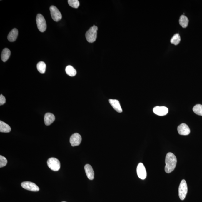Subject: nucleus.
<instances>
[{"label":"nucleus","mask_w":202,"mask_h":202,"mask_svg":"<svg viewBox=\"0 0 202 202\" xmlns=\"http://www.w3.org/2000/svg\"><path fill=\"white\" fill-rule=\"evenodd\" d=\"M177 160L176 157L173 153L169 152L166 155L165 170L166 173H170L175 169L176 166Z\"/></svg>","instance_id":"nucleus-1"},{"label":"nucleus","mask_w":202,"mask_h":202,"mask_svg":"<svg viewBox=\"0 0 202 202\" xmlns=\"http://www.w3.org/2000/svg\"><path fill=\"white\" fill-rule=\"evenodd\" d=\"M98 27L94 25L86 31V37L88 42L93 43L96 41L97 37Z\"/></svg>","instance_id":"nucleus-2"},{"label":"nucleus","mask_w":202,"mask_h":202,"mask_svg":"<svg viewBox=\"0 0 202 202\" xmlns=\"http://www.w3.org/2000/svg\"><path fill=\"white\" fill-rule=\"evenodd\" d=\"M37 27L39 31L41 32H44L46 31V24L44 17L42 14H38L36 18Z\"/></svg>","instance_id":"nucleus-3"},{"label":"nucleus","mask_w":202,"mask_h":202,"mask_svg":"<svg viewBox=\"0 0 202 202\" xmlns=\"http://www.w3.org/2000/svg\"><path fill=\"white\" fill-rule=\"evenodd\" d=\"M188 191L187 185L185 180H182L178 188V196L180 199L183 200L186 197Z\"/></svg>","instance_id":"nucleus-4"},{"label":"nucleus","mask_w":202,"mask_h":202,"mask_svg":"<svg viewBox=\"0 0 202 202\" xmlns=\"http://www.w3.org/2000/svg\"><path fill=\"white\" fill-rule=\"evenodd\" d=\"M48 167L54 171H58L60 168V163L59 161L56 158H51L48 159L47 162Z\"/></svg>","instance_id":"nucleus-5"},{"label":"nucleus","mask_w":202,"mask_h":202,"mask_svg":"<svg viewBox=\"0 0 202 202\" xmlns=\"http://www.w3.org/2000/svg\"><path fill=\"white\" fill-rule=\"evenodd\" d=\"M51 17L54 21L58 22L59 21L62 19V15L61 12L54 6H51L49 8Z\"/></svg>","instance_id":"nucleus-6"},{"label":"nucleus","mask_w":202,"mask_h":202,"mask_svg":"<svg viewBox=\"0 0 202 202\" xmlns=\"http://www.w3.org/2000/svg\"><path fill=\"white\" fill-rule=\"evenodd\" d=\"M21 186L24 189L33 192H38L39 190V188L36 184L34 183L24 182L21 183Z\"/></svg>","instance_id":"nucleus-7"},{"label":"nucleus","mask_w":202,"mask_h":202,"mask_svg":"<svg viewBox=\"0 0 202 202\" xmlns=\"http://www.w3.org/2000/svg\"><path fill=\"white\" fill-rule=\"evenodd\" d=\"M137 172L138 178L142 180L145 179L147 177L146 170L144 165L140 163L137 166Z\"/></svg>","instance_id":"nucleus-8"},{"label":"nucleus","mask_w":202,"mask_h":202,"mask_svg":"<svg viewBox=\"0 0 202 202\" xmlns=\"http://www.w3.org/2000/svg\"><path fill=\"white\" fill-rule=\"evenodd\" d=\"M82 141V137L80 135L75 133L71 136L70 139V142L72 146H77L80 144Z\"/></svg>","instance_id":"nucleus-9"},{"label":"nucleus","mask_w":202,"mask_h":202,"mask_svg":"<svg viewBox=\"0 0 202 202\" xmlns=\"http://www.w3.org/2000/svg\"><path fill=\"white\" fill-rule=\"evenodd\" d=\"M153 112L156 115L160 116H164L168 112V108L165 106H156L153 108Z\"/></svg>","instance_id":"nucleus-10"},{"label":"nucleus","mask_w":202,"mask_h":202,"mask_svg":"<svg viewBox=\"0 0 202 202\" xmlns=\"http://www.w3.org/2000/svg\"><path fill=\"white\" fill-rule=\"evenodd\" d=\"M178 134L181 135H188L190 133V130L187 125L182 123L178 127Z\"/></svg>","instance_id":"nucleus-11"},{"label":"nucleus","mask_w":202,"mask_h":202,"mask_svg":"<svg viewBox=\"0 0 202 202\" xmlns=\"http://www.w3.org/2000/svg\"><path fill=\"white\" fill-rule=\"evenodd\" d=\"M85 171L88 178L90 180H93L94 178V173L91 166L87 164L84 167Z\"/></svg>","instance_id":"nucleus-12"},{"label":"nucleus","mask_w":202,"mask_h":202,"mask_svg":"<svg viewBox=\"0 0 202 202\" xmlns=\"http://www.w3.org/2000/svg\"><path fill=\"white\" fill-rule=\"evenodd\" d=\"M109 102L114 109L117 112L119 113H121L123 112V110L122 109L118 100L115 99H110Z\"/></svg>","instance_id":"nucleus-13"},{"label":"nucleus","mask_w":202,"mask_h":202,"mask_svg":"<svg viewBox=\"0 0 202 202\" xmlns=\"http://www.w3.org/2000/svg\"><path fill=\"white\" fill-rule=\"evenodd\" d=\"M55 120L54 115L50 113L45 114L44 116V122L46 126H49Z\"/></svg>","instance_id":"nucleus-14"},{"label":"nucleus","mask_w":202,"mask_h":202,"mask_svg":"<svg viewBox=\"0 0 202 202\" xmlns=\"http://www.w3.org/2000/svg\"><path fill=\"white\" fill-rule=\"evenodd\" d=\"M18 35V31L17 29L14 28L8 34V39L11 42H14L17 39Z\"/></svg>","instance_id":"nucleus-15"},{"label":"nucleus","mask_w":202,"mask_h":202,"mask_svg":"<svg viewBox=\"0 0 202 202\" xmlns=\"http://www.w3.org/2000/svg\"><path fill=\"white\" fill-rule=\"evenodd\" d=\"M11 55V51L10 50L7 48H5L3 50L2 54H1V59L2 61L5 62L9 59Z\"/></svg>","instance_id":"nucleus-16"},{"label":"nucleus","mask_w":202,"mask_h":202,"mask_svg":"<svg viewBox=\"0 0 202 202\" xmlns=\"http://www.w3.org/2000/svg\"><path fill=\"white\" fill-rule=\"evenodd\" d=\"M11 131V127L9 125L2 121H0V132H1L8 133L10 132Z\"/></svg>","instance_id":"nucleus-17"},{"label":"nucleus","mask_w":202,"mask_h":202,"mask_svg":"<svg viewBox=\"0 0 202 202\" xmlns=\"http://www.w3.org/2000/svg\"><path fill=\"white\" fill-rule=\"evenodd\" d=\"M179 23L180 25L183 28H186V27H187L188 23H189V20L186 16H184V15H182L180 16Z\"/></svg>","instance_id":"nucleus-18"},{"label":"nucleus","mask_w":202,"mask_h":202,"mask_svg":"<svg viewBox=\"0 0 202 202\" xmlns=\"http://www.w3.org/2000/svg\"><path fill=\"white\" fill-rule=\"evenodd\" d=\"M65 71L66 74L70 76H75L76 74V71L72 66L69 65L66 67Z\"/></svg>","instance_id":"nucleus-19"},{"label":"nucleus","mask_w":202,"mask_h":202,"mask_svg":"<svg viewBox=\"0 0 202 202\" xmlns=\"http://www.w3.org/2000/svg\"><path fill=\"white\" fill-rule=\"evenodd\" d=\"M37 68L40 73L44 74L46 71V64L43 61H40L37 64Z\"/></svg>","instance_id":"nucleus-20"},{"label":"nucleus","mask_w":202,"mask_h":202,"mask_svg":"<svg viewBox=\"0 0 202 202\" xmlns=\"http://www.w3.org/2000/svg\"><path fill=\"white\" fill-rule=\"evenodd\" d=\"M181 40V37H180V35L177 34H175L173 36L171 40H170V42L172 44H173L174 45H176L179 44Z\"/></svg>","instance_id":"nucleus-21"},{"label":"nucleus","mask_w":202,"mask_h":202,"mask_svg":"<svg viewBox=\"0 0 202 202\" xmlns=\"http://www.w3.org/2000/svg\"><path fill=\"white\" fill-rule=\"evenodd\" d=\"M193 111L196 114L202 116V105L201 104H196L193 107Z\"/></svg>","instance_id":"nucleus-22"},{"label":"nucleus","mask_w":202,"mask_h":202,"mask_svg":"<svg viewBox=\"0 0 202 202\" xmlns=\"http://www.w3.org/2000/svg\"><path fill=\"white\" fill-rule=\"evenodd\" d=\"M68 3L71 7L75 8H78L80 5L79 1L78 0H68Z\"/></svg>","instance_id":"nucleus-23"},{"label":"nucleus","mask_w":202,"mask_h":202,"mask_svg":"<svg viewBox=\"0 0 202 202\" xmlns=\"http://www.w3.org/2000/svg\"><path fill=\"white\" fill-rule=\"evenodd\" d=\"M8 161L6 158L1 155L0 156V168L5 167Z\"/></svg>","instance_id":"nucleus-24"},{"label":"nucleus","mask_w":202,"mask_h":202,"mask_svg":"<svg viewBox=\"0 0 202 202\" xmlns=\"http://www.w3.org/2000/svg\"><path fill=\"white\" fill-rule=\"evenodd\" d=\"M6 102V99L2 94L0 96V105H3Z\"/></svg>","instance_id":"nucleus-25"},{"label":"nucleus","mask_w":202,"mask_h":202,"mask_svg":"<svg viewBox=\"0 0 202 202\" xmlns=\"http://www.w3.org/2000/svg\"></svg>","instance_id":"nucleus-26"}]
</instances>
